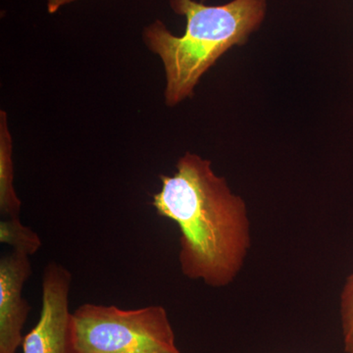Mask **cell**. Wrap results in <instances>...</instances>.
<instances>
[{
  "label": "cell",
  "mask_w": 353,
  "mask_h": 353,
  "mask_svg": "<svg viewBox=\"0 0 353 353\" xmlns=\"http://www.w3.org/2000/svg\"><path fill=\"white\" fill-rule=\"evenodd\" d=\"M0 243L10 245L14 252L32 256L41 248V238L31 228L25 226L19 217L0 221Z\"/></svg>",
  "instance_id": "52a82bcc"
},
{
  "label": "cell",
  "mask_w": 353,
  "mask_h": 353,
  "mask_svg": "<svg viewBox=\"0 0 353 353\" xmlns=\"http://www.w3.org/2000/svg\"><path fill=\"white\" fill-rule=\"evenodd\" d=\"M160 181L152 205L180 229L183 275L211 288L232 284L252 248L245 201L216 175L209 160L194 153L179 158L175 173L161 175Z\"/></svg>",
  "instance_id": "6da1fadb"
},
{
  "label": "cell",
  "mask_w": 353,
  "mask_h": 353,
  "mask_svg": "<svg viewBox=\"0 0 353 353\" xmlns=\"http://www.w3.org/2000/svg\"><path fill=\"white\" fill-rule=\"evenodd\" d=\"M22 201L14 188L12 134L7 113L0 111V213L4 218L19 217Z\"/></svg>",
  "instance_id": "8992f818"
},
{
  "label": "cell",
  "mask_w": 353,
  "mask_h": 353,
  "mask_svg": "<svg viewBox=\"0 0 353 353\" xmlns=\"http://www.w3.org/2000/svg\"><path fill=\"white\" fill-rule=\"evenodd\" d=\"M71 285V272L63 265L52 261L44 267L41 313L23 339V353H78L70 310Z\"/></svg>",
  "instance_id": "277c9868"
},
{
  "label": "cell",
  "mask_w": 353,
  "mask_h": 353,
  "mask_svg": "<svg viewBox=\"0 0 353 353\" xmlns=\"http://www.w3.org/2000/svg\"><path fill=\"white\" fill-rule=\"evenodd\" d=\"M172 10L187 20L185 34L175 36L162 21L146 26L143 41L163 63L165 102L175 106L194 95L201 77L230 48L243 46L261 26L266 0H232L206 6L196 0H169Z\"/></svg>",
  "instance_id": "7a4b0ae2"
},
{
  "label": "cell",
  "mask_w": 353,
  "mask_h": 353,
  "mask_svg": "<svg viewBox=\"0 0 353 353\" xmlns=\"http://www.w3.org/2000/svg\"><path fill=\"white\" fill-rule=\"evenodd\" d=\"M73 319L78 353H183L161 305L122 309L85 303Z\"/></svg>",
  "instance_id": "3957f363"
},
{
  "label": "cell",
  "mask_w": 353,
  "mask_h": 353,
  "mask_svg": "<svg viewBox=\"0 0 353 353\" xmlns=\"http://www.w3.org/2000/svg\"><path fill=\"white\" fill-rule=\"evenodd\" d=\"M32 275L30 256L14 252L0 259V353H17L31 305L23 289Z\"/></svg>",
  "instance_id": "5b68a950"
},
{
  "label": "cell",
  "mask_w": 353,
  "mask_h": 353,
  "mask_svg": "<svg viewBox=\"0 0 353 353\" xmlns=\"http://www.w3.org/2000/svg\"><path fill=\"white\" fill-rule=\"evenodd\" d=\"M340 316L343 348L345 353H353V271L341 290Z\"/></svg>",
  "instance_id": "ba28073f"
},
{
  "label": "cell",
  "mask_w": 353,
  "mask_h": 353,
  "mask_svg": "<svg viewBox=\"0 0 353 353\" xmlns=\"http://www.w3.org/2000/svg\"><path fill=\"white\" fill-rule=\"evenodd\" d=\"M74 1L76 0H46V7H48V13L54 14L62 7L68 6Z\"/></svg>",
  "instance_id": "9c48e42d"
}]
</instances>
